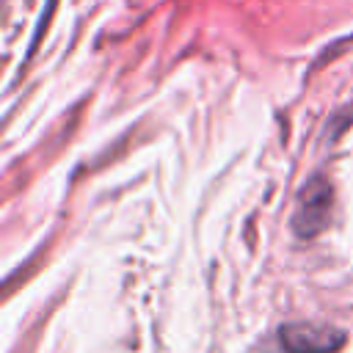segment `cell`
Listing matches in <instances>:
<instances>
[{
    "mask_svg": "<svg viewBox=\"0 0 353 353\" xmlns=\"http://www.w3.org/2000/svg\"><path fill=\"white\" fill-rule=\"evenodd\" d=\"M334 210V190L323 176H314L298 196V207L292 215V232L298 237H314L320 234Z\"/></svg>",
    "mask_w": 353,
    "mask_h": 353,
    "instance_id": "obj_1",
    "label": "cell"
},
{
    "mask_svg": "<svg viewBox=\"0 0 353 353\" xmlns=\"http://www.w3.org/2000/svg\"><path fill=\"white\" fill-rule=\"evenodd\" d=\"M279 342L287 353H334L345 345V334L331 325L287 323L279 328Z\"/></svg>",
    "mask_w": 353,
    "mask_h": 353,
    "instance_id": "obj_2",
    "label": "cell"
}]
</instances>
